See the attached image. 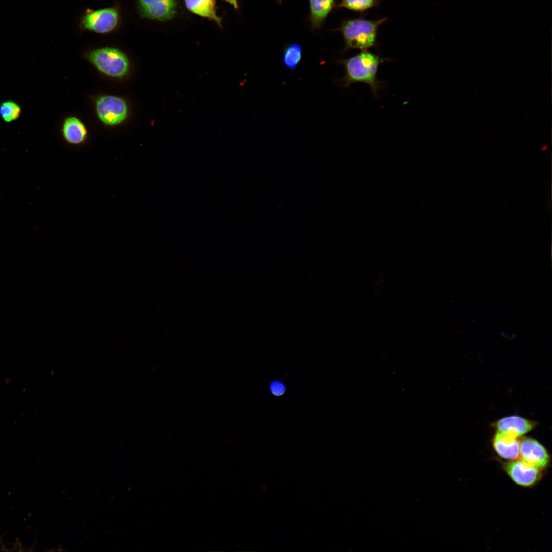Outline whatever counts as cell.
<instances>
[{"label": "cell", "instance_id": "obj_1", "mask_svg": "<svg viewBox=\"0 0 552 552\" xmlns=\"http://www.w3.org/2000/svg\"><path fill=\"white\" fill-rule=\"evenodd\" d=\"M388 60L364 50L347 59L336 60V63L343 66L345 74L343 78L336 80V83L345 88L354 83H365L377 98L378 91L384 84L377 78L378 70L381 63Z\"/></svg>", "mask_w": 552, "mask_h": 552}, {"label": "cell", "instance_id": "obj_2", "mask_svg": "<svg viewBox=\"0 0 552 552\" xmlns=\"http://www.w3.org/2000/svg\"><path fill=\"white\" fill-rule=\"evenodd\" d=\"M386 20L384 18L377 21L362 18L343 20L340 27L336 29L340 31L343 37L345 45L343 51L352 49L364 50L376 46L378 27Z\"/></svg>", "mask_w": 552, "mask_h": 552}, {"label": "cell", "instance_id": "obj_3", "mask_svg": "<svg viewBox=\"0 0 552 552\" xmlns=\"http://www.w3.org/2000/svg\"><path fill=\"white\" fill-rule=\"evenodd\" d=\"M88 59L103 74L113 78H122L128 73L130 63L127 56L118 49L104 47L91 51Z\"/></svg>", "mask_w": 552, "mask_h": 552}, {"label": "cell", "instance_id": "obj_4", "mask_svg": "<svg viewBox=\"0 0 552 552\" xmlns=\"http://www.w3.org/2000/svg\"><path fill=\"white\" fill-rule=\"evenodd\" d=\"M96 112L99 120L107 126H116L124 122L128 114L126 102L113 95L99 97L95 103Z\"/></svg>", "mask_w": 552, "mask_h": 552}, {"label": "cell", "instance_id": "obj_5", "mask_svg": "<svg viewBox=\"0 0 552 552\" xmlns=\"http://www.w3.org/2000/svg\"><path fill=\"white\" fill-rule=\"evenodd\" d=\"M142 17L166 21L173 19L177 13V0H137Z\"/></svg>", "mask_w": 552, "mask_h": 552}, {"label": "cell", "instance_id": "obj_6", "mask_svg": "<svg viewBox=\"0 0 552 552\" xmlns=\"http://www.w3.org/2000/svg\"><path fill=\"white\" fill-rule=\"evenodd\" d=\"M503 468L511 479L522 487L532 486L538 482L542 477L540 469L523 459L512 460L505 463Z\"/></svg>", "mask_w": 552, "mask_h": 552}, {"label": "cell", "instance_id": "obj_7", "mask_svg": "<svg viewBox=\"0 0 552 552\" xmlns=\"http://www.w3.org/2000/svg\"><path fill=\"white\" fill-rule=\"evenodd\" d=\"M118 18L116 9L107 8L88 13L83 18L82 24L86 29L98 33H106L116 28Z\"/></svg>", "mask_w": 552, "mask_h": 552}, {"label": "cell", "instance_id": "obj_8", "mask_svg": "<svg viewBox=\"0 0 552 552\" xmlns=\"http://www.w3.org/2000/svg\"><path fill=\"white\" fill-rule=\"evenodd\" d=\"M519 454L523 460L543 469L550 463V456L547 449L540 442L531 438L520 441Z\"/></svg>", "mask_w": 552, "mask_h": 552}, {"label": "cell", "instance_id": "obj_9", "mask_svg": "<svg viewBox=\"0 0 552 552\" xmlns=\"http://www.w3.org/2000/svg\"><path fill=\"white\" fill-rule=\"evenodd\" d=\"M535 425V422L518 416L502 418L493 424L498 432L517 438L530 432Z\"/></svg>", "mask_w": 552, "mask_h": 552}, {"label": "cell", "instance_id": "obj_10", "mask_svg": "<svg viewBox=\"0 0 552 552\" xmlns=\"http://www.w3.org/2000/svg\"><path fill=\"white\" fill-rule=\"evenodd\" d=\"M492 445L496 453L502 458L514 460L519 455L520 441L517 438L497 432L492 439Z\"/></svg>", "mask_w": 552, "mask_h": 552}, {"label": "cell", "instance_id": "obj_11", "mask_svg": "<svg viewBox=\"0 0 552 552\" xmlns=\"http://www.w3.org/2000/svg\"><path fill=\"white\" fill-rule=\"evenodd\" d=\"M310 13L308 19L311 29H320L329 14L336 8L335 0H309Z\"/></svg>", "mask_w": 552, "mask_h": 552}, {"label": "cell", "instance_id": "obj_12", "mask_svg": "<svg viewBox=\"0 0 552 552\" xmlns=\"http://www.w3.org/2000/svg\"><path fill=\"white\" fill-rule=\"evenodd\" d=\"M62 133L66 142L73 145L83 144L87 136L86 126L79 118L74 116L68 117L64 120Z\"/></svg>", "mask_w": 552, "mask_h": 552}, {"label": "cell", "instance_id": "obj_13", "mask_svg": "<svg viewBox=\"0 0 552 552\" xmlns=\"http://www.w3.org/2000/svg\"><path fill=\"white\" fill-rule=\"evenodd\" d=\"M191 12L214 21L222 27V18L217 14L215 0H184Z\"/></svg>", "mask_w": 552, "mask_h": 552}, {"label": "cell", "instance_id": "obj_14", "mask_svg": "<svg viewBox=\"0 0 552 552\" xmlns=\"http://www.w3.org/2000/svg\"><path fill=\"white\" fill-rule=\"evenodd\" d=\"M303 58V48L297 42H293L286 45L282 55V63L288 70L295 71L302 61Z\"/></svg>", "mask_w": 552, "mask_h": 552}, {"label": "cell", "instance_id": "obj_15", "mask_svg": "<svg viewBox=\"0 0 552 552\" xmlns=\"http://www.w3.org/2000/svg\"><path fill=\"white\" fill-rule=\"evenodd\" d=\"M21 108L13 101H6L0 104V117L7 122H10L19 118Z\"/></svg>", "mask_w": 552, "mask_h": 552}, {"label": "cell", "instance_id": "obj_16", "mask_svg": "<svg viewBox=\"0 0 552 552\" xmlns=\"http://www.w3.org/2000/svg\"><path fill=\"white\" fill-rule=\"evenodd\" d=\"M377 4V0H341L336 5V8L363 12L376 6Z\"/></svg>", "mask_w": 552, "mask_h": 552}, {"label": "cell", "instance_id": "obj_17", "mask_svg": "<svg viewBox=\"0 0 552 552\" xmlns=\"http://www.w3.org/2000/svg\"><path fill=\"white\" fill-rule=\"evenodd\" d=\"M271 388L273 393L275 394L280 395L283 392L284 388L281 384L274 383Z\"/></svg>", "mask_w": 552, "mask_h": 552}, {"label": "cell", "instance_id": "obj_18", "mask_svg": "<svg viewBox=\"0 0 552 552\" xmlns=\"http://www.w3.org/2000/svg\"><path fill=\"white\" fill-rule=\"evenodd\" d=\"M229 3L236 10H238L239 8V5L238 0H224Z\"/></svg>", "mask_w": 552, "mask_h": 552}]
</instances>
